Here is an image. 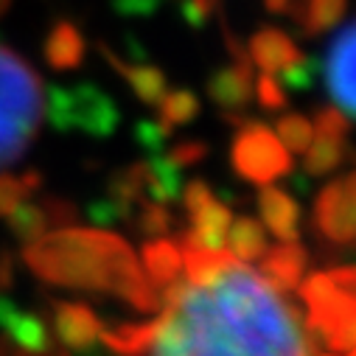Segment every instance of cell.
I'll return each instance as SVG.
<instances>
[{"label": "cell", "mask_w": 356, "mask_h": 356, "mask_svg": "<svg viewBox=\"0 0 356 356\" xmlns=\"http://www.w3.org/2000/svg\"><path fill=\"white\" fill-rule=\"evenodd\" d=\"M9 3H12V0H0V15H3V12L9 9Z\"/></svg>", "instance_id": "obj_36"}, {"label": "cell", "mask_w": 356, "mask_h": 356, "mask_svg": "<svg viewBox=\"0 0 356 356\" xmlns=\"http://www.w3.org/2000/svg\"><path fill=\"white\" fill-rule=\"evenodd\" d=\"M146 339H149V323H121L113 328H102V342L121 356H140Z\"/></svg>", "instance_id": "obj_25"}, {"label": "cell", "mask_w": 356, "mask_h": 356, "mask_svg": "<svg viewBox=\"0 0 356 356\" xmlns=\"http://www.w3.org/2000/svg\"><path fill=\"white\" fill-rule=\"evenodd\" d=\"M314 230L334 247L356 244V168L337 177L314 200Z\"/></svg>", "instance_id": "obj_7"}, {"label": "cell", "mask_w": 356, "mask_h": 356, "mask_svg": "<svg viewBox=\"0 0 356 356\" xmlns=\"http://www.w3.org/2000/svg\"><path fill=\"white\" fill-rule=\"evenodd\" d=\"M250 62L255 67H261V73H273V76H281L284 70H289L295 62L303 59V51L295 45V40L281 31V29H258L250 40Z\"/></svg>", "instance_id": "obj_15"}, {"label": "cell", "mask_w": 356, "mask_h": 356, "mask_svg": "<svg viewBox=\"0 0 356 356\" xmlns=\"http://www.w3.org/2000/svg\"><path fill=\"white\" fill-rule=\"evenodd\" d=\"M222 9V0H183L180 15L186 20V26L191 29H205Z\"/></svg>", "instance_id": "obj_30"}, {"label": "cell", "mask_w": 356, "mask_h": 356, "mask_svg": "<svg viewBox=\"0 0 356 356\" xmlns=\"http://www.w3.org/2000/svg\"><path fill=\"white\" fill-rule=\"evenodd\" d=\"M205 154H208V146L202 140H180V143H171V149L165 152V157L180 171L188 165H197L200 160H205Z\"/></svg>", "instance_id": "obj_31"}, {"label": "cell", "mask_w": 356, "mask_h": 356, "mask_svg": "<svg viewBox=\"0 0 356 356\" xmlns=\"http://www.w3.org/2000/svg\"><path fill=\"white\" fill-rule=\"evenodd\" d=\"M26 264L48 284L118 295L140 312H160L163 306V295L146 281L140 261L113 233L51 230L26 244Z\"/></svg>", "instance_id": "obj_2"}, {"label": "cell", "mask_w": 356, "mask_h": 356, "mask_svg": "<svg viewBox=\"0 0 356 356\" xmlns=\"http://www.w3.org/2000/svg\"><path fill=\"white\" fill-rule=\"evenodd\" d=\"M264 6H266V12L281 15V12H289L292 9V0H264Z\"/></svg>", "instance_id": "obj_35"}, {"label": "cell", "mask_w": 356, "mask_h": 356, "mask_svg": "<svg viewBox=\"0 0 356 356\" xmlns=\"http://www.w3.org/2000/svg\"><path fill=\"white\" fill-rule=\"evenodd\" d=\"M200 115V99L194 90L177 87V90H165V96L157 102V124L165 132H174V127L191 124Z\"/></svg>", "instance_id": "obj_23"}, {"label": "cell", "mask_w": 356, "mask_h": 356, "mask_svg": "<svg viewBox=\"0 0 356 356\" xmlns=\"http://www.w3.org/2000/svg\"><path fill=\"white\" fill-rule=\"evenodd\" d=\"M345 6H348V0H300L289 12L303 37H317V34L331 31L342 20Z\"/></svg>", "instance_id": "obj_22"}, {"label": "cell", "mask_w": 356, "mask_h": 356, "mask_svg": "<svg viewBox=\"0 0 356 356\" xmlns=\"http://www.w3.org/2000/svg\"><path fill=\"white\" fill-rule=\"evenodd\" d=\"M140 356H314L309 331L261 273L225 261L208 278H180L149 323Z\"/></svg>", "instance_id": "obj_1"}, {"label": "cell", "mask_w": 356, "mask_h": 356, "mask_svg": "<svg viewBox=\"0 0 356 356\" xmlns=\"http://www.w3.org/2000/svg\"><path fill=\"white\" fill-rule=\"evenodd\" d=\"M0 328L9 334V339L15 345L23 348V353H48V345H51V337H48V328L45 323L34 314V312H26L20 309L17 303L0 298Z\"/></svg>", "instance_id": "obj_17"}, {"label": "cell", "mask_w": 356, "mask_h": 356, "mask_svg": "<svg viewBox=\"0 0 356 356\" xmlns=\"http://www.w3.org/2000/svg\"><path fill=\"white\" fill-rule=\"evenodd\" d=\"M54 334L67 350H87L102 339V320L87 303H54Z\"/></svg>", "instance_id": "obj_11"}, {"label": "cell", "mask_w": 356, "mask_h": 356, "mask_svg": "<svg viewBox=\"0 0 356 356\" xmlns=\"http://www.w3.org/2000/svg\"><path fill=\"white\" fill-rule=\"evenodd\" d=\"M15 278V266H12V258L9 255H0V292H3Z\"/></svg>", "instance_id": "obj_34"}, {"label": "cell", "mask_w": 356, "mask_h": 356, "mask_svg": "<svg viewBox=\"0 0 356 356\" xmlns=\"http://www.w3.org/2000/svg\"><path fill=\"white\" fill-rule=\"evenodd\" d=\"M320 65L334 107L348 121H356V23L345 26L331 40Z\"/></svg>", "instance_id": "obj_8"}, {"label": "cell", "mask_w": 356, "mask_h": 356, "mask_svg": "<svg viewBox=\"0 0 356 356\" xmlns=\"http://www.w3.org/2000/svg\"><path fill=\"white\" fill-rule=\"evenodd\" d=\"M168 0H113V9L121 17H149L157 9H163Z\"/></svg>", "instance_id": "obj_33"}, {"label": "cell", "mask_w": 356, "mask_h": 356, "mask_svg": "<svg viewBox=\"0 0 356 356\" xmlns=\"http://www.w3.org/2000/svg\"><path fill=\"white\" fill-rule=\"evenodd\" d=\"M45 115V84L15 51L0 45V171L26 154Z\"/></svg>", "instance_id": "obj_3"}, {"label": "cell", "mask_w": 356, "mask_h": 356, "mask_svg": "<svg viewBox=\"0 0 356 356\" xmlns=\"http://www.w3.org/2000/svg\"><path fill=\"white\" fill-rule=\"evenodd\" d=\"M323 345H328L331 353H348L356 348V317L348 323H339L323 337Z\"/></svg>", "instance_id": "obj_32"}, {"label": "cell", "mask_w": 356, "mask_h": 356, "mask_svg": "<svg viewBox=\"0 0 356 356\" xmlns=\"http://www.w3.org/2000/svg\"><path fill=\"white\" fill-rule=\"evenodd\" d=\"M230 163L238 177L252 186H270L292 171V154L278 140L275 129L244 118L230 146Z\"/></svg>", "instance_id": "obj_6"}, {"label": "cell", "mask_w": 356, "mask_h": 356, "mask_svg": "<svg viewBox=\"0 0 356 356\" xmlns=\"http://www.w3.org/2000/svg\"><path fill=\"white\" fill-rule=\"evenodd\" d=\"M298 292L306 303L309 328L323 339L331 328L356 317V264L314 273L300 281Z\"/></svg>", "instance_id": "obj_5"}, {"label": "cell", "mask_w": 356, "mask_h": 356, "mask_svg": "<svg viewBox=\"0 0 356 356\" xmlns=\"http://www.w3.org/2000/svg\"><path fill=\"white\" fill-rule=\"evenodd\" d=\"M252 93H255L258 104H261L264 110H270V113L284 110L286 102H289V99H286V87H284L281 79L273 76V73H261V76L252 81Z\"/></svg>", "instance_id": "obj_28"}, {"label": "cell", "mask_w": 356, "mask_h": 356, "mask_svg": "<svg viewBox=\"0 0 356 356\" xmlns=\"http://www.w3.org/2000/svg\"><path fill=\"white\" fill-rule=\"evenodd\" d=\"M42 54L54 70H76L84 62V34L79 31L76 23L59 20L48 31Z\"/></svg>", "instance_id": "obj_19"}, {"label": "cell", "mask_w": 356, "mask_h": 356, "mask_svg": "<svg viewBox=\"0 0 356 356\" xmlns=\"http://www.w3.org/2000/svg\"><path fill=\"white\" fill-rule=\"evenodd\" d=\"M140 270H143L146 281L165 300V295L177 284H180V278H183V250H180V241H174L168 236L149 238L143 244V252H140Z\"/></svg>", "instance_id": "obj_12"}, {"label": "cell", "mask_w": 356, "mask_h": 356, "mask_svg": "<svg viewBox=\"0 0 356 356\" xmlns=\"http://www.w3.org/2000/svg\"><path fill=\"white\" fill-rule=\"evenodd\" d=\"M45 115L56 129H81L96 138L113 135L121 121L113 99L90 81L51 87L45 96Z\"/></svg>", "instance_id": "obj_4"}, {"label": "cell", "mask_w": 356, "mask_h": 356, "mask_svg": "<svg viewBox=\"0 0 356 356\" xmlns=\"http://www.w3.org/2000/svg\"><path fill=\"white\" fill-rule=\"evenodd\" d=\"M99 51H102V56L110 62V67L115 70V73H121L124 76V81L132 87V93L143 102V104H149V107H157V102L165 96V90H168V81H165V73L160 70V67H154L152 62H132V59H121L110 45H104V42H99Z\"/></svg>", "instance_id": "obj_16"}, {"label": "cell", "mask_w": 356, "mask_h": 356, "mask_svg": "<svg viewBox=\"0 0 356 356\" xmlns=\"http://www.w3.org/2000/svg\"><path fill=\"white\" fill-rule=\"evenodd\" d=\"M345 356H356V348H353V350H348V353H345Z\"/></svg>", "instance_id": "obj_38"}, {"label": "cell", "mask_w": 356, "mask_h": 356, "mask_svg": "<svg viewBox=\"0 0 356 356\" xmlns=\"http://www.w3.org/2000/svg\"><path fill=\"white\" fill-rule=\"evenodd\" d=\"M266 247H270V238H266V227L258 219L238 216V219L230 222V230H227V238H225V250L236 261L252 264L266 252Z\"/></svg>", "instance_id": "obj_21"}, {"label": "cell", "mask_w": 356, "mask_h": 356, "mask_svg": "<svg viewBox=\"0 0 356 356\" xmlns=\"http://www.w3.org/2000/svg\"><path fill=\"white\" fill-rule=\"evenodd\" d=\"M171 211L165 208V202H154V200H146L140 202V211H138V230L149 238H157V236H168L171 233Z\"/></svg>", "instance_id": "obj_27"}, {"label": "cell", "mask_w": 356, "mask_h": 356, "mask_svg": "<svg viewBox=\"0 0 356 356\" xmlns=\"http://www.w3.org/2000/svg\"><path fill=\"white\" fill-rule=\"evenodd\" d=\"M225 40L233 59L208 79V96L225 113L227 121L238 124V113H244L252 99V62L250 54L241 48V42H236V37L227 29H225Z\"/></svg>", "instance_id": "obj_9"}, {"label": "cell", "mask_w": 356, "mask_h": 356, "mask_svg": "<svg viewBox=\"0 0 356 356\" xmlns=\"http://www.w3.org/2000/svg\"><path fill=\"white\" fill-rule=\"evenodd\" d=\"M275 135L289 154H303L314 138V127H312V118L300 113H286L275 121Z\"/></svg>", "instance_id": "obj_26"}, {"label": "cell", "mask_w": 356, "mask_h": 356, "mask_svg": "<svg viewBox=\"0 0 356 356\" xmlns=\"http://www.w3.org/2000/svg\"><path fill=\"white\" fill-rule=\"evenodd\" d=\"M12 233L17 238H23L26 244L51 233V230H59V227H70L76 222V208L65 200H54V197H45V200H26L20 202L9 216H6Z\"/></svg>", "instance_id": "obj_10"}, {"label": "cell", "mask_w": 356, "mask_h": 356, "mask_svg": "<svg viewBox=\"0 0 356 356\" xmlns=\"http://www.w3.org/2000/svg\"><path fill=\"white\" fill-rule=\"evenodd\" d=\"M312 127H314V135H328V138H348L350 132V121L337 107H317Z\"/></svg>", "instance_id": "obj_29"}, {"label": "cell", "mask_w": 356, "mask_h": 356, "mask_svg": "<svg viewBox=\"0 0 356 356\" xmlns=\"http://www.w3.org/2000/svg\"><path fill=\"white\" fill-rule=\"evenodd\" d=\"M186 213L191 222L186 241L205 247V250H222L225 247V238H227V230L233 222V213L227 205H222L216 197H208L205 202H200L197 208H191Z\"/></svg>", "instance_id": "obj_18"}, {"label": "cell", "mask_w": 356, "mask_h": 356, "mask_svg": "<svg viewBox=\"0 0 356 356\" xmlns=\"http://www.w3.org/2000/svg\"><path fill=\"white\" fill-rule=\"evenodd\" d=\"M258 211L266 233H273L278 241H300V205L286 188L275 183L261 186Z\"/></svg>", "instance_id": "obj_13"}, {"label": "cell", "mask_w": 356, "mask_h": 356, "mask_svg": "<svg viewBox=\"0 0 356 356\" xmlns=\"http://www.w3.org/2000/svg\"><path fill=\"white\" fill-rule=\"evenodd\" d=\"M303 174L306 177H325L334 174L337 168H342L350 157L353 149L348 143V138H328V135H314L309 149L303 152Z\"/></svg>", "instance_id": "obj_20"}, {"label": "cell", "mask_w": 356, "mask_h": 356, "mask_svg": "<svg viewBox=\"0 0 356 356\" xmlns=\"http://www.w3.org/2000/svg\"><path fill=\"white\" fill-rule=\"evenodd\" d=\"M40 186H42V177L37 171H26V174L0 171V219H6L20 202L34 197Z\"/></svg>", "instance_id": "obj_24"}, {"label": "cell", "mask_w": 356, "mask_h": 356, "mask_svg": "<svg viewBox=\"0 0 356 356\" xmlns=\"http://www.w3.org/2000/svg\"><path fill=\"white\" fill-rule=\"evenodd\" d=\"M261 275L281 292H292L300 286L309 270V252L300 247V241H278L266 247V252L258 258Z\"/></svg>", "instance_id": "obj_14"}, {"label": "cell", "mask_w": 356, "mask_h": 356, "mask_svg": "<svg viewBox=\"0 0 356 356\" xmlns=\"http://www.w3.org/2000/svg\"><path fill=\"white\" fill-rule=\"evenodd\" d=\"M323 356H345V353H331V350H328V353H323Z\"/></svg>", "instance_id": "obj_37"}]
</instances>
